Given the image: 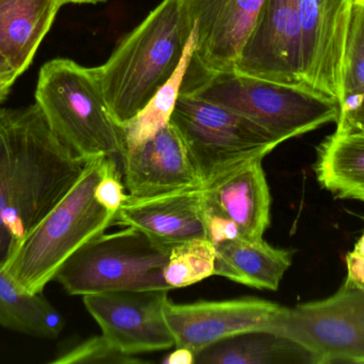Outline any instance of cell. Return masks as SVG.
Masks as SVG:
<instances>
[{
    "mask_svg": "<svg viewBox=\"0 0 364 364\" xmlns=\"http://www.w3.org/2000/svg\"><path fill=\"white\" fill-rule=\"evenodd\" d=\"M89 160L55 137L38 105L0 107V265L74 187Z\"/></svg>",
    "mask_w": 364,
    "mask_h": 364,
    "instance_id": "obj_1",
    "label": "cell"
},
{
    "mask_svg": "<svg viewBox=\"0 0 364 364\" xmlns=\"http://www.w3.org/2000/svg\"><path fill=\"white\" fill-rule=\"evenodd\" d=\"M194 26L183 0H164L94 68L115 121L138 115L181 64Z\"/></svg>",
    "mask_w": 364,
    "mask_h": 364,
    "instance_id": "obj_2",
    "label": "cell"
},
{
    "mask_svg": "<svg viewBox=\"0 0 364 364\" xmlns=\"http://www.w3.org/2000/svg\"><path fill=\"white\" fill-rule=\"evenodd\" d=\"M181 92L247 118L279 145L337 122L339 117V104L311 88L275 83L235 71L205 72L188 64Z\"/></svg>",
    "mask_w": 364,
    "mask_h": 364,
    "instance_id": "obj_3",
    "label": "cell"
},
{
    "mask_svg": "<svg viewBox=\"0 0 364 364\" xmlns=\"http://www.w3.org/2000/svg\"><path fill=\"white\" fill-rule=\"evenodd\" d=\"M107 156L92 158L74 187L43 218L2 266L25 292L42 294L81 246L106 232L114 216L94 197Z\"/></svg>",
    "mask_w": 364,
    "mask_h": 364,
    "instance_id": "obj_4",
    "label": "cell"
},
{
    "mask_svg": "<svg viewBox=\"0 0 364 364\" xmlns=\"http://www.w3.org/2000/svg\"><path fill=\"white\" fill-rule=\"evenodd\" d=\"M34 98L51 132L76 155L122 162L123 130L109 109L94 68L68 58L50 60L38 72Z\"/></svg>",
    "mask_w": 364,
    "mask_h": 364,
    "instance_id": "obj_5",
    "label": "cell"
},
{
    "mask_svg": "<svg viewBox=\"0 0 364 364\" xmlns=\"http://www.w3.org/2000/svg\"><path fill=\"white\" fill-rule=\"evenodd\" d=\"M171 250L130 227L102 233L81 246L60 267L57 281L73 296L113 291L168 288L164 267Z\"/></svg>",
    "mask_w": 364,
    "mask_h": 364,
    "instance_id": "obj_6",
    "label": "cell"
},
{
    "mask_svg": "<svg viewBox=\"0 0 364 364\" xmlns=\"http://www.w3.org/2000/svg\"><path fill=\"white\" fill-rule=\"evenodd\" d=\"M170 123L183 141L203 186L244 162L263 160L279 145L247 118L182 92Z\"/></svg>",
    "mask_w": 364,
    "mask_h": 364,
    "instance_id": "obj_7",
    "label": "cell"
},
{
    "mask_svg": "<svg viewBox=\"0 0 364 364\" xmlns=\"http://www.w3.org/2000/svg\"><path fill=\"white\" fill-rule=\"evenodd\" d=\"M267 329L301 344L316 364L364 363V290L344 282L328 298L282 306Z\"/></svg>",
    "mask_w": 364,
    "mask_h": 364,
    "instance_id": "obj_8",
    "label": "cell"
},
{
    "mask_svg": "<svg viewBox=\"0 0 364 364\" xmlns=\"http://www.w3.org/2000/svg\"><path fill=\"white\" fill-rule=\"evenodd\" d=\"M168 288L113 291L85 295L83 303L102 329V335L125 354L175 348L166 318Z\"/></svg>",
    "mask_w": 364,
    "mask_h": 364,
    "instance_id": "obj_9",
    "label": "cell"
},
{
    "mask_svg": "<svg viewBox=\"0 0 364 364\" xmlns=\"http://www.w3.org/2000/svg\"><path fill=\"white\" fill-rule=\"evenodd\" d=\"M354 4L355 0H297L304 83L338 104Z\"/></svg>",
    "mask_w": 364,
    "mask_h": 364,
    "instance_id": "obj_10",
    "label": "cell"
},
{
    "mask_svg": "<svg viewBox=\"0 0 364 364\" xmlns=\"http://www.w3.org/2000/svg\"><path fill=\"white\" fill-rule=\"evenodd\" d=\"M233 71L275 83L306 85L301 73L297 0H264Z\"/></svg>",
    "mask_w": 364,
    "mask_h": 364,
    "instance_id": "obj_11",
    "label": "cell"
},
{
    "mask_svg": "<svg viewBox=\"0 0 364 364\" xmlns=\"http://www.w3.org/2000/svg\"><path fill=\"white\" fill-rule=\"evenodd\" d=\"M282 306L265 299L243 297L226 301L173 303L168 301L166 318L175 339V348L198 354L227 338L269 328Z\"/></svg>",
    "mask_w": 364,
    "mask_h": 364,
    "instance_id": "obj_12",
    "label": "cell"
},
{
    "mask_svg": "<svg viewBox=\"0 0 364 364\" xmlns=\"http://www.w3.org/2000/svg\"><path fill=\"white\" fill-rule=\"evenodd\" d=\"M264 0H183L194 26L190 66L205 72L233 71Z\"/></svg>",
    "mask_w": 364,
    "mask_h": 364,
    "instance_id": "obj_13",
    "label": "cell"
},
{
    "mask_svg": "<svg viewBox=\"0 0 364 364\" xmlns=\"http://www.w3.org/2000/svg\"><path fill=\"white\" fill-rule=\"evenodd\" d=\"M201 187L149 197L128 194L113 224L136 229L168 250L192 239H205Z\"/></svg>",
    "mask_w": 364,
    "mask_h": 364,
    "instance_id": "obj_14",
    "label": "cell"
},
{
    "mask_svg": "<svg viewBox=\"0 0 364 364\" xmlns=\"http://www.w3.org/2000/svg\"><path fill=\"white\" fill-rule=\"evenodd\" d=\"M121 164L130 196H155L203 186L183 141L171 123L149 140L127 150Z\"/></svg>",
    "mask_w": 364,
    "mask_h": 364,
    "instance_id": "obj_15",
    "label": "cell"
},
{
    "mask_svg": "<svg viewBox=\"0 0 364 364\" xmlns=\"http://www.w3.org/2000/svg\"><path fill=\"white\" fill-rule=\"evenodd\" d=\"M262 160L244 162L201 187L203 198L227 216L244 239H263L271 224L272 197Z\"/></svg>",
    "mask_w": 364,
    "mask_h": 364,
    "instance_id": "obj_16",
    "label": "cell"
},
{
    "mask_svg": "<svg viewBox=\"0 0 364 364\" xmlns=\"http://www.w3.org/2000/svg\"><path fill=\"white\" fill-rule=\"evenodd\" d=\"M62 6L61 0H0V56L27 71Z\"/></svg>",
    "mask_w": 364,
    "mask_h": 364,
    "instance_id": "obj_17",
    "label": "cell"
},
{
    "mask_svg": "<svg viewBox=\"0 0 364 364\" xmlns=\"http://www.w3.org/2000/svg\"><path fill=\"white\" fill-rule=\"evenodd\" d=\"M214 276L257 290L277 291L292 265L293 252L261 239L235 237L215 246Z\"/></svg>",
    "mask_w": 364,
    "mask_h": 364,
    "instance_id": "obj_18",
    "label": "cell"
},
{
    "mask_svg": "<svg viewBox=\"0 0 364 364\" xmlns=\"http://www.w3.org/2000/svg\"><path fill=\"white\" fill-rule=\"evenodd\" d=\"M196 364H316L301 344L269 331L255 329L227 338L195 355Z\"/></svg>",
    "mask_w": 364,
    "mask_h": 364,
    "instance_id": "obj_19",
    "label": "cell"
},
{
    "mask_svg": "<svg viewBox=\"0 0 364 364\" xmlns=\"http://www.w3.org/2000/svg\"><path fill=\"white\" fill-rule=\"evenodd\" d=\"M314 169L321 186L338 198L364 202V130L327 137Z\"/></svg>",
    "mask_w": 364,
    "mask_h": 364,
    "instance_id": "obj_20",
    "label": "cell"
},
{
    "mask_svg": "<svg viewBox=\"0 0 364 364\" xmlns=\"http://www.w3.org/2000/svg\"><path fill=\"white\" fill-rule=\"evenodd\" d=\"M65 326L62 314L43 296L21 290L0 265V327L43 339H55Z\"/></svg>",
    "mask_w": 364,
    "mask_h": 364,
    "instance_id": "obj_21",
    "label": "cell"
},
{
    "mask_svg": "<svg viewBox=\"0 0 364 364\" xmlns=\"http://www.w3.org/2000/svg\"><path fill=\"white\" fill-rule=\"evenodd\" d=\"M337 132L364 130V0H355L346 41Z\"/></svg>",
    "mask_w": 364,
    "mask_h": 364,
    "instance_id": "obj_22",
    "label": "cell"
},
{
    "mask_svg": "<svg viewBox=\"0 0 364 364\" xmlns=\"http://www.w3.org/2000/svg\"><path fill=\"white\" fill-rule=\"evenodd\" d=\"M193 51H194V34L186 45L181 64L173 76L168 79V83L155 94L149 104L138 115H134L129 121L122 124L125 152L149 140L162 128L170 124L171 117L181 94L184 75L192 60Z\"/></svg>",
    "mask_w": 364,
    "mask_h": 364,
    "instance_id": "obj_23",
    "label": "cell"
},
{
    "mask_svg": "<svg viewBox=\"0 0 364 364\" xmlns=\"http://www.w3.org/2000/svg\"><path fill=\"white\" fill-rule=\"evenodd\" d=\"M216 248L209 239H196L175 246L164 267L170 290L188 288L214 276Z\"/></svg>",
    "mask_w": 364,
    "mask_h": 364,
    "instance_id": "obj_24",
    "label": "cell"
},
{
    "mask_svg": "<svg viewBox=\"0 0 364 364\" xmlns=\"http://www.w3.org/2000/svg\"><path fill=\"white\" fill-rule=\"evenodd\" d=\"M51 364H142L146 361L125 354L104 336L90 338L51 360Z\"/></svg>",
    "mask_w": 364,
    "mask_h": 364,
    "instance_id": "obj_25",
    "label": "cell"
},
{
    "mask_svg": "<svg viewBox=\"0 0 364 364\" xmlns=\"http://www.w3.org/2000/svg\"><path fill=\"white\" fill-rule=\"evenodd\" d=\"M117 158L106 157L102 177L94 190L96 201L110 214L115 215L127 199L123 173L119 170Z\"/></svg>",
    "mask_w": 364,
    "mask_h": 364,
    "instance_id": "obj_26",
    "label": "cell"
},
{
    "mask_svg": "<svg viewBox=\"0 0 364 364\" xmlns=\"http://www.w3.org/2000/svg\"><path fill=\"white\" fill-rule=\"evenodd\" d=\"M201 212L205 224V239H209L214 246L240 236L235 224L220 209L208 202L203 196Z\"/></svg>",
    "mask_w": 364,
    "mask_h": 364,
    "instance_id": "obj_27",
    "label": "cell"
},
{
    "mask_svg": "<svg viewBox=\"0 0 364 364\" xmlns=\"http://www.w3.org/2000/svg\"><path fill=\"white\" fill-rule=\"evenodd\" d=\"M348 277L346 284L364 290V260L354 251L346 254Z\"/></svg>",
    "mask_w": 364,
    "mask_h": 364,
    "instance_id": "obj_28",
    "label": "cell"
},
{
    "mask_svg": "<svg viewBox=\"0 0 364 364\" xmlns=\"http://www.w3.org/2000/svg\"><path fill=\"white\" fill-rule=\"evenodd\" d=\"M164 364H193L195 363V355L186 348H175L174 353L168 355L162 361Z\"/></svg>",
    "mask_w": 364,
    "mask_h": 364,
    "instance_id": "obj_29",
    "label": "cell"
},
{
    "mask_svg": "<svg viewBox=\"0 0 364 364\" xmlns=\"http://www.w3.org/2000/svg\"><path fill=\"white\" fill-rule=\"evenodd\" d=\"M21 75L16 71H10V72L0 73V103L4 102L8 98L12 85Z\"/></svg>",
    "mask_w": 364,
    "mask_h": 364,
    "instance_id": "obj_30",
    "label": "cell"
},
{
    "mask_svg": "<svg viewBox=\"0 0 364 364\" xmlns=\"http://www.w3.org/2000/svg\"><path fill=\"white\" fill-rule=\"evenodd\" d=\"M354 252L358 254L359 256H361L364 260V233L363 236L357 241L356 245H355Z\"/></svg>",
    "mask_w": 364,
    "mask_h": 364,
    "instance_id": "obj_31",
    "label": "cell"
},
{
    "mask_svg": "<svg viewBox=\"0 0 364 364\" xmlns=\"http://www.w3.org/2000/svg\"><path fill=\"white\" fill-rule=\"evenodd\" d=\"M106 1V0H61L62 6L66 4H97V2Z\"/></svg>",
    "mask_w": 364,
    "mask_h": 364,
    "instance_id": "obj_32",
    "label": "cell"
},
{
    "mask_svg": "<svg viewBox=\"0 0 364 364\" xmlns=\"http://www.w3.org/2000/svg\"><path fill=\"white\" fill-rule=\"evenodd\" d=\"M14 71L11 68L10 64L8 63L6 59L2 56H0V73L10 72Z\"/></svg>",
    "mask_w": 364,
    "mask_h": 364,
    "instance_id": "obj_33",
    "label": "cell"
}]
</instances>
